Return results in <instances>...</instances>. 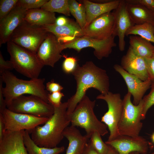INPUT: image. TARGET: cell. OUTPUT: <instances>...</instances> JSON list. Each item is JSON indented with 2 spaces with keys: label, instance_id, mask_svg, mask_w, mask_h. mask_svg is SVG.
Instances as JSON below:
<instances>
[{
  "label": "cell",
  "instance_id": "47",
  "mask_svg": "<svg viewBox=\"0 0 154 154\" xmlns=\"http://www.w3.org/2000/svg\"><path fill=\"white\" fill-rule=\"evenodd\" d=\"M149 154H154V151Z\"/></svg>",
  "mask_w": 154,
  "mask_h": 154
},
{
  "label": "cell",
  "instance_id": "32",
  "mask_svg": "<svg viewBox=\"0 0 154 154\" xmlns=\"http://www.w3.org/2000/svg\"><path fill=\"white\" fill-rule=\"evenodd\" d=\"M151 87V89L149 93L144 96L142 99L143 102V108L142 120L145 118L148 110L154 105V81L152 82Z\"/></svg>",
  "mask_w": 154,
  "mask_h": 154
},
{
  "label": "cell",
  "instance_id": "17",
  "mask_svg": "<svg viewBox=\"0 0 154 154\" xmlns=\"http://www.w3.org/2000/svg\"><path fill=\"white\" fill-rule=\"evenodd\" d=\"M27 10L17 4L6 16L0 21V46L10 41L15 29L24 20Z\"/></svg>",
  "mask_w": 154,
  "mask_h": 154
},
{
  "label": "cell",
  "instance_id": "45",
  "mask_svg": "<svg viewBox=\"0 0 154 154\" xmlns=\"http://www.w3.org/2000/svg\"><path fill=\"white\" fill-rule=\"evenodd\" d=\"M151 138L152 142L154 143V132L151 135Z\"/></svg>",
  "mask_w": 154,
  "mask_h": 154
},
{
  "label": "cell",
  "instance_id": "33",
  "mask_svg": "<svg viewBox=\"0 0 154 154\" xmlns=\"http://www.w3.org/2000/svg\"><path fill=\"white\" fill-rule=\"evenodd\" d=\"M48 0H18L17 4L27 10L41 8Z\"/></svg>",
  "mask_w": 154,
  "mask_h": 154
},
{
  "label": "cell",
  "instance_id": "18",
  "mask_svg": "<svg viewBox=\"0 0 154 154\" xmlns=\"http://www.w3.org/2000/svg\"><path fill=\"white\" fill-rule=\"evenodd\" d=\"M121 65L127 72L142 81L149 79L145 59L135 54L130 46L122 57Z\"/></svg>",
  "mask_w": 154,
  "mask_h": 154
},
{
  "label": "cell",
  "instance_id": "25",
  "mask_svg": "<svg viewBox=\"0 0 154 154\" xmlns=\"http://www.w3.org/2000/svg\"><path fill=\"white\" fill-rule=\"evenodd\" d=\"M129 43V46L138 56L144 59L154 56V46L151 42L140 36L130 35Z\"/></svg>",
  "mask_w": 154,
  "mask_h": 154
},
{
  "label": "cell",
  "instance_id": "38",
  "mask_svg": "<svg viewBox=\"0 0 154 154\" xmlns=\"http://www.w3.org/2000/svg\"><path fill=\"white\" fill-rule=\"evenodd\" d=\"M145 59L146 64L149 78L152 82L154 81V56Z\"/></svg>",
  "mask_w": 154,
  "mask_h": 154
},
{
  "label": "cell",
  "instance_id": "39",
  "mask_svg": "<svg viewBox=\"0 0 154 154\" xmlns=\"http://www.w3.org/2000/svg\"><path fill=\"white\" fill-rule=\"evenodd\" d=\"M45 88L46 90L50 93L61 92L63 88L58 83L54 82L53 80L46 83Z\"/></svg>",
  "mask_w": 154,
  "mask_h": 154
},
{
  "label": "cell",
  "instance_id": "46",
  "mask_svg": "<svg viewBox=\"0 0 154 154\" xmlns=\"http://www.w3.org/2000/svg\"><path fill=\"white\" fill-rule=\"evenodd\" d=\"M129 154H139V153L137 152H133L129 153Z\"/></svg>",
  "mask_w": 154,
  "mask_h": 154
},
{
  "label": "cell",
  "instance_id": "6",
  "mask_svg": "<svg viewBox=\"0 0 154 154\" xmlns=\"http://www.w3.org/2000/svg\"><path fill=\"white\" fill-rule=\"evenodd\" d=\"M131 96L127 92L123 99V111L118 130L119 135L135 137L139 135L143 127V102L142 100L137 105H134L131 101Z\"/></svg>",
  "mask_w": 154,
  "mask_h": 154
},
{
  "label": "cell",
  "instance_id": "13",
  "mask_svg": "<svg viewBox=\"0 0 154 154\" xmlns=\"http://www.w3.org/2000/svg\"><path fill=\"white\" fill-rule=\"evenodd\" d=\"M64 49L63 43L53 34L48 33L38 48L36 54L44 66L53 67L63 56L61 54Z\"/></svg>",
  "mask_w": 154,
  "mask_h": 154
},
{
  "label": "cell",
  "instance_id": "20",
  "mask_svg": "<svg viewBox=\"0 0 154 154\" xmlns=\"http://www.w3.org/2000/svg\"><path fill=\"white\" fill-rule=\"evenodd\" d=\"M24 131L6 130L0 142V154H28L24 142Z\"/></svg>",
  "mask_w": 154,
  "mask_h": 154
},
{
  "label": "cell",
  "instance_id": "5",
  "mask_svg": "<svg viewBox=\"0 0 154 154\" xmlns=\"http://www.w3.org/2000/svg\"><path fill=\"white\" fill-rule=\"evenodd\" d=\"M7 43L14 69L30 79L38 78L44 66L37 54L11 41Z\"/></svg>",
  "mask_w": 154,
  "mask_h": 154
},
{
  "label": "cell",
  "instance_id": "11",
  "mask_svg": "<svg viewBox=\"0 0 154 154\" xmlns=\"http://www.w3.org/2000/svg\"><path fill=\"white\" fill-rule=\"evenodd\" d=\"M1 114L5 122L6 130L11 131L31 130L37 126L44 124L49 118L17 113L7 108Z\"/></svg>",
  "mask_w": 154,
  "mask_h": 154
},
{
  "label": "cell",
  "instance_id": "23",
  "mask_svg": "<svg viewBox=\"0 0 154 154\" xmlns=\"http://www.w3.org/2000/svg\"><path fill=\"white\" fill-rule=\"evenodd\" d=\"M55 13L41 8L27 10L24 20L31 24L42 27L55 23Z\"/></svg>",
  "mask_w": 154,
  "mask_h": 154
},
{
  "label": "cell",
  "instance_id": "26",
  "mask_svg": "<svg viewBox=\"0 0 154 154\" xmlns=\"http://www.w3.org/2000/svg\"><path fill=\"white\" fill-rule=\"evenodd\" d=\"M29 134L28 130H25L23 141L28 154H59L64 150V146L53 148L39 147L35 143Z\"/></svg>",
  "mask_w": 154,
  "mask_h": 154
},
{
  "label": "cell",
  "instance_id": "12",
  "mask_svg": "<svg viewBox=\"0 0 154 154\" xmlns=\"http://www.w3.org/2000/svg\"><path fill=\"white\" fill-rule=\"evenodd\" d=\"M115 26L113 12L104 14L94 19L83 30L84 36L99 40L113 35Z\"/></svg>",
  "mask_w": 154,
  "mask_h": 154
},
{
  "label": "cell",
  "instance_id": "1",
  "mask_svg": "<svg viewBox=\"0 0 154 154\" xmlns=\"http://www.w3.org/2000/svg\"><path fill=\"white\" fill-rule=\"evenodd\" d=\"M72 74L76 80V88L75 94L66 102L68 114L73 112L89 89H95L102 94L109 92V78L106 70L92 61H87L81 66L78 64Z\"/></svg>",
  "mask_w": 154,
  "mask_h": 154
},
{
  "label": "cell",
  "instance_id": "14",
  "mask_svg": "<svg viewBox=\"0 0 154 154\" xmlns=\"http://www.w3.org/2000/svg\"><path fill=\"white\" fill-rule=\"evenodd\" d=\"M105 143L112 147L119 154H129L133 152L146 154L150 145L146 139L140 135L133 137L119 135L115 139Z\"/></svg>",
  "mask_w": 154,
  "mask_h": 154
},
{
  "label": "cell",
  "instance_id": "16",
  "mask_svg": "<svg viewBox=\"0 0 154 154\" xmlns=\"http://www.w3.org/2000/svg\"><path fill=\"white\" fill-rule=\"evenodd\" d=\"M115 26L113 35L118 37V47L121 51L125 49V34L127 30L135 24L132 20L127 9L125 0H121L118 7L114 10Z\"/></svg>",
  "mask_w": 154,
  "mask_h": 154
},
{
  "label": "cell",
  "instance_id": "19",
  "mask_svg": "<svg viewBox=\"0 0 154 154\" xmlns=\"http://www.w3.org/2000/svg\"><path fill=\"white\" fill-rule=\"evenodd\" d=\"M54 35L61 43H64L84 36L83 30L76 22L69 19L66 25L59 26L55 23L41 27Z\"/></svg>",
  "mask_w": 154,
  "mask_h": 154
},
{
  "label": "cell",
  "instance_id": "41",
  "mask_svg": "<svg viewBox=\"0 0 154 154\" xmlns=\"http://www.w3.org/2000/svg\"><path fill=\"white\" fill-rule=\"evenodd\" d=\"M83 154H99L93 147L89 140L86 144Z\"/></svg>",
  "mask_w": 154,
  "mask_h": 154
},
{
  "label": "cell",
  "instance_id": "42",
  "mask_svg": "<svg viewBox=\"0 0 154 154\" xmlns=\"http://www.w3.org/2000/svg\"><path fill=\"white\" fill-rule=\"evenodd\" d=\"M5 131V124L3 116L0 113V142L2 141Z\"/></svg>",
  "mask_w": 154,
  "mask_h": 154
},
{
  "label": "cell",
  "instance_id": "43",
  "mask_svg": "<svg viewBox=\"0 0 154 154\" xmlns=\"http://www.w3.org/2000/svg\"><path fill=\"white\" fill-rule=\"evenodd\" d=\"M69 19L64 17L60 16L56 18L55 23L59 26L65 25L68 23Z\"/></svg>",
  "mask_w": 154,
  "mask_h": 154
},
{
  "label": "cell",
  "instance_id": "24",
  "mask_svg": "<svg viewBox=\"0 0 154 154\" xmlns=\"http://www.w3.org/2000/svg\"><path fill=\"white\" fill-rule=\"evenodd\" d=\"M126 3L127 11L135 25L148 23L154 25L153 13L142 5Z\"/></svg>",
  "mask_w": 154,
  "mask_h": 154
},
{
  "label": "cell",
  "instance_id": "21",
  "mask_svg": "<svg viewBox=\"0 0 154 154\" xmlns=\"http://www.w3.org/2000/svg\"><path fill=\"white\" fill-rule=\"evenodd\" d=\"M63 134L69 142L66 154H83L89 139L86 135H83L76 127L72 125L65 129Z\"/></svg>",
  "mask_w": 154,
  "mask_h": 154
},
{
  "label": "cell",
  "instance_id": "35",
  "mask_svg": "<svg viewBox=\"0 0 154 154\" xmlns=\"http://www.w3.org/2000/svg\"><path fill=\"white\" fill-rule=\"evenodd\" d=\"M64 94L61 92L48 93V100L49 103L53 106L58 107L62 104L61 100Z\"/></svg>",
  "mask_w": 154,
  "mask_h": 154
},
{
  "label": "cell",
  "instance_id": "30",
  "mask_svg": "<svg viewBox=\"0 0 154 154\" xmlns=\"http://www.w3.org/2000/svg\"><path fill=\"white\" fill-rule=\"evenodd\" d=\"M101 135L95 132L91 135L89 141L94 148L99 154H106L108 148V145L102 140Z\"/></svg>",
  "mask_w": 154,
  "mask_h": 154
},
{
  "label": "cell",
  "instance_id": "34",
  "mask_svg": "<svg viewBox=\"0 0 154 154\" xmlns=\"http://www.w3.org/2000/svg\"><path fill=\"white\" fill-rule=\"evenodd\" d=\"M65 58L62 64V69L64 72L66 74L72 73L77 66L78 60L75 57H67L64 55Z\"/></svg>",
  "mask_w": 154,
  "mask_h": 154
},
{
  "label": "cell",
  "instance_id": "15",
  "mask_svg": "<svg viewBox=\"0 0 154 154\" xmlns=\"http://www.w3.org/2000/svg\"><path fill=\"white\" fill-rule=\"evenodd\" d=\"M114 68L124 80L128 88V92L133 96V103L134 105H137L151 87L152 81L149 79L142 81L136 76L127 72L119 64L114 65Z\"/></svg>",
  "mask_w": 154,
  "mask_h": 154
},
{
  "label": "cell",
  "instance_id": "36",
  "mask_svg": "<svg viewBox=\"0 0 154 154\" xmlns=\"http://www.w3.org/2000/svg\"><path fill=\"white\" fill-rule=\"evenodd\" d=\"M125 1L127 3L143 5L154 13V0H126Z\"/></svg>",
  "mask_w": 154,
  "mask_h": 154
},
{
  "label": "cell",
  "instance_id": "8",
  "mask_svg": "<svg viewBox=\"0 0 154 154\" xmlns=\"http://www.w3.org/2000/svg\"><path fill=\"white\" fill-rule=\"evenodd\" d=\"M13 112L41 117L50 118L53 114V106L40 97L33 95H22L14 99L7 106Z\"/></svg>",
  "mask_w": 154,
  "mask_h": 154
},
{
  "label": "cell",
  "instance_id": "28",
  "mask_svg": "<svg viewBox=\"0 0 154 154\" xmlns=\"http://www.w3.org/2000/svg\"><path fill=\"white\" fill-rule=\"evenodd\" d=\"M70 14L76 20V22L83 30L86 25V13L85 7L82 3L75 0H68Z\"/></svg>",
  "mask_w": 154,
  "mask_h": 154
},
{
  "label": "cell",
  "instance_id": "3",
  "mask_svg": "<svg viewBox=\"0 0 154 154\" xmlns=\"http://www.w3.org/2000/svg\"><path fill=\"white\" fill-rule=\"evenodd\" d=\"M0 76L5 85L2 91L7 106L14 99L25 94L37 96L49 103V93L45 90L44 78L23 80L18 78L9 71Z\"/></svg>",
  "mask_w": 154,
  "mask_h": 154
},
{
  "label": "cell",
  "instance_id": "2",
  "mask_svg": "<svg viewBox=\"0 0 154 154\" xmlns=\"http://www.w3.org/2000/svg\"><path fill=\"white\" fill-rule=\"evenodd\" d=\"M52 115L42 126H37L28 131L31 137L38 146L48 148L56 147L64 137L63 132L70 123L67 113V102L58 107L53 106Z\"/></svg>",
  "mask_w": 154,
  "mask_h": 154
},
{
  "label": "cell",
  "instance_id": "37",
  "mask_svg": "<svg viewBox=\"0 0 154 154\" xmlns=\"http://www.w3.org/2000/svg\"><path fill=\"white\" fill-rule=\"evenodd\" d=\"M14 69L13 64L10 60H5L0 51V75L6 71Z\"/></svg>",
  "mask_w": 154,
  "mask_h": 154
},
{
  "label": "cell",
  "instance_id": "7",
  "mask_svg": "<svg viewBox=\"0 0 154 154\" xmlns=\"http://www.w3.org/2000/svg\"><path fill=\"white\" fill-rule=\"evenodd\" d=\"M48 32L41 27L24 20L13 33L10 41L36 54Z\"/></svg>",
  "mask_w": 154,
  "mask_h": 154
},
{
  "label": "cell",
  "instance_id": "40",
  "mask_svg": "<svg viewBox=\"0 0 154 154\" xmlns=\"http://www.w3.org/2000/svg\"><path fill=\"white\" fill-rule=\"evenodd\" d=\"M3 81L0 76V113H2L7 108L6 104L4 97L2 88Z\"/></svg>",
  "mask_w": 154,
  "mask_h": 154
},
{
  "label": "cell",
  "instance_id": "31",
  "mask_svg": "<svg viewBox=\"0 0 154 154\" xmlns=\"http://www.w3.org/2000/svg\"><path fill=\"white\" fill-rule=\"evenodd\" d=\"M18 0H0V21L8 15L17 5Z\"/></svg>",
  "mask_w": 154,
  "mask_h": 154
},
{
  "label": "cell",
  "instance_id": "27",
  "mask_svg": "<svg viewBox=\"0 0 154 154\" xmlns=\"http://www.w3.org/2000/svg\"><path fill=\"white\" fill-rule=\"evenodd\" d=\"M138 35L154 43V25L145 23L141 25H135L126 31L125 36Z\"/></svg>",
  "mask_w": 154,
  "mask_h": 154
},
{
  "label": "cell",
  "instance_id": "29",
  "mask_svg": "<svg viewBox=\"0 0 154 154\" xmlns=\"http://www.w3.org/2000/svg\"><path fill=\"white\" fill-rule=\"evenodd\" d=\"M41 8L51 12L62 13L66 16L71 14L68 0H48Z\"/></svg>",
  "mask_w": 154,
  "mask_h": 154
},
{
  "label": "cell",
  "instance_id": "10",
  "mask_svg": "<svg viewBox=\"0 0 154 154\" xmlns=\"http://www.w3.org/2000/svg\"><path fill=\"white\" fill-rule=\"evenodd\" d=\"M115 37L112 35L110 38L99 40L83 36L76 38L70 41L63 43L64 49H72L78 52L83 48L91 47L94 50V54L98 59L101 60L108 57L116 47Z\"/></svg>",
  "mask_w": 154,
  "mask_h": 154
},
{
  "label": "cell",
  "instance_id": "22",
  "mask_svg": "<svg viewBox=\"0 0 154 154\" xmlns=\"http://www.w3.org/2000/svg\"><path fill=\"white\" fill-rule=\"evenodd\" d=\"M120 1L114 0L105 3H95L88 0L82 1L86 11V27L99 16L116 9L118 7Z\"/></svg>",
  "mask_w": 154,
  "mask_h": 154
},
{
  "label": "cell",
  "instance_id": "4",
  "mask_svg": "<svg viewBox=\"0 0 154 154\" xmlns=\"http://www.w3.org/2000/svg\"><path fill=\"white\" fill-rule=\"evenodd\" d=\"M96 101H92L86 95L78 104L74 110L68 114L71 125L84 129L86 136L89 139L94 132L101 136L108 133L107 126L99 121L94 111Z\"/></svg>",
  "mask_w": 154,
  "mask_h": 154
},
{
  "label": "cell",
  "instance_id": "44",
  "mask_svg": "<svg viewBox=\"0 0 154 154\" xmlns=\"http://www.w3.org/2000/svg\"><path fill=\"white\" fill-rule=\"evenodd\" d=\"M108 145V148L106 154H119L111 146Z\"/></svg>",
  "mask_w": 154,
  "mask_h": 154
},
{
  "label": "cell",
  "instance_id": "9",
  "mask_svg": "<svg viewBox=\"0 0 154 154\" xmlns=\"http://www.w3.org/2000/svg\"><path fill=\"white\" fill-rule=\"evenodd\" d=\"M96 99L103 100L107 104L108 110L102 117L101 121L107 126L109 131L107 141H112L119 135L118 126L122 113L123 100L119 93L110 91L106 94L98 95Z\"/></svg>",
  "mask_w": 154,
  "mask_h": 154
}]
</instances>
